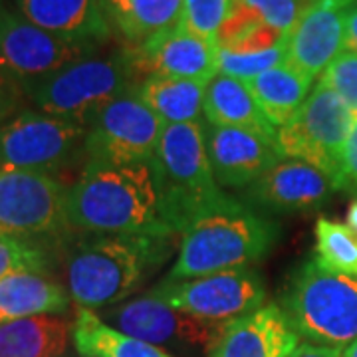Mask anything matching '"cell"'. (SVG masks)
<instances>
[{
    "label": "cell",
    "mask_w": 357,
    "mask_h": 357,
    "mask_svg": "<svg viewBox=\"0 0 357 357\" xmlns=\"http://www.w3.org/2000/svg\"><path fill=\"white\" fill-rule=\"evenodd\" d=\"M280 307L304 342L344 349L357 340V280L319 266L314 258L288 278Z\"/></svg>",
    "instance_id": "obj_5"
},
{
    "label": "cell",
    "mask_w": 357,
    "mask_h": 357,
    "mask_svg": "<svg viewBox=\"0 0 357 357\" xmlns=\"http://www.w3.org/2000/svg\"><path fill=\"white\" fill-rule=\"evenodd\" d=\"M48 256L38 244L0 234V280L16 272H44Z\"/></svg>",
    "instance_id": "obj_31"
},
{
    "label": "cell",
    "mask_w": 357,
    "mask_h": 357,
    "mask_svg": "<svg viewBox=\"0 0 357 357\" xmlns=\"http://www.w3.org/2000/svg\"><path fill=\"white\" fill-rule=\"evenodd\" d=\"M163 128V121L133 88L105 103L89 119L84 153L93 163H151Z\"/></svg>",
    "instance_id": "obj_9"
},
{
    "label": "cell",
    "mask_w": 357,
    "mask_h": 357,
    "mask_svg": "<svg viewBox=\"0 0 357 357\" xmlns=\"http://www.w3.org/2000/svg\"><path fill=\"white\" fill-rule=\"evenodd\" d=\"M232 0H183L178 26L204 40L217 42Z\"/></svg>",
    "instance_id": "obj_29"
},
{
    "label": "cell",
    "mask_w": 357,
    "mask_h": 357,
    "mask_svg": "<svg viewBox=\"0 0 357 357\" xmlns=\"http://www.w3.org/2000/svg\"><path fill=\"white\" fill-rule=\"evenodd\" d=\"M345 225L351 230L357 232V199L351 201V204L347 206V215H345Z\"/></svg>",
    "instance_id": "obj_38"
},
{
    "label": "cell",
    "mask_w": 357,
    "mask_h": 357,
    "mask_svg": "<svg viewBox=\"0 0 357 357\" xmlns=\"http://www.w3.org/2000/svg\"><path fill=\"white\" fill-rule=\"evenodd\" d=\"M344 357H357V340L354 344H349L344 347Z\"/></svg>",
    "instance_id": "obj_39"
},
{
    "label": "cell",
    "mask_w": 357,
    "mask_h": 357,
    "mask_svg": "<svg viewBox=\"0 0 357 357\" xmlns=\"http://www.w3.org/2000/svg\"><path fill=\"white\" fill-rule=\"evenodd\" d=\"M74 342V321L32 316L0 326V357H62Z\"/></svg>",
    "instance_id": "obj_22"
},
{
    "label": "cell",
    "mask_w": 357,
    "mask_h": 357,
    "mask_svg": "<svg viewBox=\"0 0 357 357\" xmlns=\"http://www.w3.org/2000/svg\"><path fill=\"white\" fill-rule=\"evenodd\" d=\"M312 82L288 62L274 66L248 82V88L262 114L276 129L284 128L307 100Z\"/></svg>",
    "instance_id": "obj_24"
},
{
    "label": "cell",
    "mask_w": 357,
    "mask_h": 357,
    "mask_svg": "<svg viewBox=\"0 0 357 357\" xmlns=\"http://www.w3.org/2000/svg\"><path fill=\"white\" fill-rule=\"evenodd\" d=\"M298 340L284 310L266 304L230 321L208 357H290Z\"/></svg>",
    "instance_id": "obj_18"
},
{
    "label": "cell",
    "mask_w": 357,
    "mask_h": 357,
    "mask_svg": "<svg viewBox=\"0 0 357 357\" xmlns=\"http://www.w3.org/2000/svg\"><path fill=\"white\" fill-rule=\"evenodd\" d=\"M100 318L109 319L115 330L139 337L157 347L167 344L189 345L204 349L206 354L213 351V347L230 324L195 318L191 314L167 306L165 302L149 294L129 302H121L117 306L105 307Z\"/></svg>",
    "instance_id": "obj_13"
},
{
    "label": "cell",
    "mask_w": 357,
    "mask_h": 357,
    "mask_svg": "<svg viewBox=\"0 0 357 357\" xmlns=\"http://www.w3.org/2000/svg\"><path fill=\"white\" fill-rule=\"evenodd\" d=\"M204 121L217 128H238L278 139L274 128L256 103L246 82L217 74L204 91Z\"/></svg>",
    "instance_id": "obj_20"
},
{
    "label": "cell",
    "mask_w": 357,
    "mask_h": 357,
    "mask_svg": "<svg viewBox=\"0 0 357 357\" xmlns=\"http://www.w3.org/2000/svg\"><path fill=\"white\" fill-rule=\"evenodd\" d=\"M169 236L96 234L66 252L68 294L77 307L105 310L126 302L147 270L165 258Z\"/></svg>",
    "instance_id": "obj_3"
},
{
    "label": "cell",
    "mask_w": 357,
    "mask_h": 357,
    "mask_svg": "<svg viewBox=\"0 0 357 357\" xmlns=\"http://www.w3.org/2000/svg\"><path fill=\"white\" fill-rule=\"evenodd\" d=\"M286 42L288 34L278 46L262 52H243L232 48H218V74L236 77L241 82H250L260 74L272 70L274 66L286 62Z\"/></svg>",
    "instance_id": "obj_28"
},
{
    "label": "cell",
    "mask_w": 357,
    "mask_h": 357,
    "mask_svg": "<svg viewBox=\"0 0 357 357\" xmlns=\"http://www.w3.org/2000/svg\"><path fill=\"white\" fill-rule=\"evenodd\" d=\"M135 72L126 52L115 56H88L46 79L24 88V93L40 112L79 121L89 119L105 103L135 88Z\"/></svg>",
    "instance_id": "obj_6"
},
{
    "label": "cell",
    "mask_w": 357,
    "mask_h": 357,
    "mask_svg": "<svg viewBox=\"0 0 357 357\" xmlns=\"http://www.w3.org/2000/svg\"><path fill=\"white\" fill-rule=\"evenodd\" d=\"M74 345L82 357H173L157 345L115 330L88 307L76 310Z\"/></svg>",
    "instance_id": "obj_25"
},
{
    "label": "cell",
    "mask_w": 357,
    "mask_h": 357,
    "mask_svg": "<svg viewBox=\"0 0 357 357\" xmlns=\"http://www.w3.org/2000/svg\"><path fill=\"white\" fill-rule=\"evenodd\" d=\"M88 128L44 112H24L0 126V171L52 175L86 145Z\"/></svg>",
    "instance_id": "obj_8"
},
{
    "label": "cell",
    "mask_w": 357,
    "mask_h": 357,
    "mask_svg": "<svg viewBox=\"0 0 357 357\" xmlns=\"http://www.w3.org/2000/svg\"><path fill=\"white\" fill-rule=\"evenodd\" d=\"M70 227L91 234L173 236L161 220L151 163H93L68 187Z\"/></svg>",
    "instance_id": "obj_1"
},
{
    "label": "cell",
    "mask_w": 357,
    "mask_h": 357,
    "mask_svg": "<svg viewBox=\"0 0 357 357\" xmlns=\"http://www.w3.org/2000/svg\"><path fill=\"white\" fill-rule=\"evenodd\" d=\"M258 24H266L282 34H288L307 8L306 0H232Z\"/></svg>",
    "instance_id": "obj_30"
},
{
    "label": "cell",
    "mask_w": 357,
    "mask_h": 357,
    "mask_svg": "<svg viewBox=\"0 0 357 357\" xmlns=\"http://www.w3.org/2000/svg\"><path fill=\"white\" fill-rule=\"evenodd\" d=\"M206 153L218 187L246 189L282 159L278 139L238 128H204Z\"/></svg>",
    "instance_id": "obj_17"
},
{
    "label": "cell",
    "mask_w": 357,
    "mask_h": 357,
    "mask_svg": "<svg viewBox=\"0 0 357 357\" xmlns=\"http://www.w3.org/2000/svg\"><path fill=\"white\" fill-rule=\"evenodd\" d=\"M280 238V227L250 204L229 195L208 204L187 225L167 280H189L264 260Z\"/></svg>",
    "instance_id": "obj_2"
},
{
    "label": "cell",
    "mask_w": 357,
    "mask_h": 357,
    "mask_svg": "<svg viewBox=\"0 0 357 357\" xmlns=\"http://www.w3.org/2000/svg\"><path fill=\"white\" fill-rule=\"evenodd\" d=\"M181 13L183 0H128L112 28L133 48L178 26Z\"/></svg>",
    "instance_id": "obj_26"
},
{
    "label": "cell",
    "mask_w": 357,
    "mask_h": 357,
    "mask_svg": "<svg viewBox=\"0 0 357 357\" xmlns=\"http://www.w3.org/2000/svg\"><path fill=\"white\" fill-rule=\"evenodd\" d=\"M319 82L333 89L357 114V54L342 52L319 76Z\"/></svg>",
    "instance_id": "obj_32"
},
{
    "label": "cell",
    "mask_w": 357,
    "mask_h": 357,
    "mask_svg": "<svg viewBox=\"0 0 357 357\" xmlns=\"http://www.w3.org/2000/svg\"><path fill=\"white\" fill-rule=\"evenodd\" d=\"M135 76H169L208 84L218 74V44L175 26L139 46L126 48Z\"/></svg>",
    "instance_id": "obj_15"
},
{
    "label": "cell",
    "mask_w": 357,
    "mask_h": 357,
    "mask_svg": "<svg viewBox=\"0 0 357 357\" xmlns=\"http://www.w3.org/2000/svg\"><path fill=\"white\" fill-rule=\"evenodd\" d=\"M306 2H310V4H312V2H314V0H306Z\"/></svg>",
    "instance_id": "obj_40"
},
{
    "label": "cell",
    "mask_w": 357,
    "mask_h": 357,
    "mask_svg": "<svg viewBox=\"0 0 357 357\" xmlns=\"http://www.w3.org/2000/svg\"><path fill=\"white\" fill-rule=\"evenodd\" d=\"M206 84L197 79L149 76L135 86V93L163 126L203 121Z\"/></svg>",
    "instance_id": "obj_23"
},
{
    "label": "cell",
    "mask_w": 357,
    "mask_h": 357,
    "mask_svg": "<svg viewBox=\"0 0 357 357\" xmlns=\"http://www.w3.org/2000/svg\"><path fill=\"white\" fill-rule=\"evenodd\" d=\"M357 0H314L288 32L286 62L316 79L344 52L345 10Z\"/></svg>",
    "instance_id": "obj_16"
},
{
    "label": "cell",
    "mask_w": 357,
    "mask_h": 357,
    "mask_svg": "<svg viewBox=\"0 0 357 357\" xmlns=\"http://www.w3.org/2000/svg\"><path fill=\"white\" fill-rule=\"evenodd\" d=\"M335 191L357 195V115L354 129L349 133V139L345 143L344 163H342L340 175L335 178Z\"/></svg>",
    "instance_id": "obj_33"
},
{
    "label": "cell",
    "mask_w": 357,
    "mask_h": 357,
    "mask_svg": "<svg viewBox=\"0 0 357 357\" xmlns=\"http://www.w3.org/2000/svg\"><path fill=\"white\" fill-rule=\"evenodd\" d=\"M16 4L32 24L62 38L98 46L114 34L102 0H16Z\"/></svg>",
    "instance_id": "obj_19"
},
{
    "label": "cell",
    "mask_w": 357,
    "mask_h": 357,
    "mask_svg": "<svg viewBox=\"0 0 357 357\" xmlns=\"http://www.w3.org/2000/svg\"><path fill=\"white\" fill-rule=\"evenodd\" d=\"M333 178L306 161L282 157L243 192L244 203L276 215L310 213L330 201Z\"/></svg>",
    "instance_id": "obj_14"
},
{
    "label": "cell",
    "mask_w": 357,
    "mask_h": 357,
    "mask_svg": "<svg viewBox=\"0 0 357 357\" xmlns=\"http://www.w3.org/2000/svg\"><path fill=\"white\" fill-rule=\"evenodd\" d=\"M314 260L319 266L357 280V232L340 220L319 217L314 227Z\"/></svg>",
    "instance_id": "obj_27"
},
{
    "label": "cell",
    "mask_w": 357,
    "mask_h": 357,
    "mask_svg": "<svg viewBox=\"0 0 357 357\" xmlns=\"http://www.w3.org/2000/svg\"><path fill=\"white\" fill-rule=\"evenodd\" d=\"M178 312L208 321H234L262 307L266 288L252 268H236L189 280H163L149 292Z\"/></svg>",
    "instance_id": "obj_10"
},
{
    "label": "cell",
    "mask_w": 357,
    "mask_h": 357,
    "mask_svg": "<svg viewBox=\"0 0 357 357\" xmlns=\"http://www.w3.org/2000/svg\"><path fill=\"white\" fill-rule=\"evenodd\" d=\"M93 52L91 44L56 36L20 13L0 8V68L22 91Z\"/></svg>",
    "instance_id": "obj_11"
},
{
    "label": "cell",
    "mask_w": 357,
    "mask_h": 357,
    "mask_svg": "<svg viewBox=\"0 0 357 357\" xmlns=\"http://www.w3.org/2000/svg\"><path fill=\"white\" fill-rule=\"evenodd\" d=\"M20 89L22 88L14 82L13 77L6 76L0 68V119L6 117L16 107Z\"/></svg>",
    "instance_id": "obj_34"
},
{
    "label": "cell",
    "mask_w": 357,
    "mask_h": 357,
    "mask_svg": "<svg viewBox=\"0 0 357 357\" xmlns=\"http://www.w3.org/2000/svg\"><path fill=\"white\" fill-rule=\"evenodd\" d=\"M128 4V0H102V6H103V13L107 16V20H109V24H114V20L121 14L123 10V6Z\"/></svg>",
    "instance_id": "obj_37"
},
{
    "label": "cell",
    "mask_w": 357,
    "mask_h": 357,
    "mask_svg": "<svg viewBox=\"0 0 357 357\" xmlns=\"http://www.w3.org/2000/svg\"><path fill=\"white\" fill-rule=\"evenodd\" d=\"M356 115L333 89L318 82L298 114L278 129L282 157L318 167L335 185Z\"/></svg>",
    "instance_id": "obj_7"
},
{
    "label": "cell",
    "mask_w": 357,
    "mask_h": 357,
    "mask_svg": "<svg viewBox=\"0 0 357 357\" xmlns=\"http://www.w3.org/2000/svg\"><path fill=\"white\" fill-rule=\"evenodd\" d=\"M290 357H344V349L342 347H330V345L302 342L290 354Z\"/></svg>",
    "instance_id": "obj_35"
},
{
    "label": "cell",
    "mask_w": 357,
    "mask_h": 357,
    "mask_svg": "<svg viewBox=\"0 0 357 357\" xmlns=\"http://www.w3.org/2000/svg\"><path fill=\"white\" fill-rule=\"evenodd\" d=\"M68 189L46 173L0 171V234L34 238L70 229Z\"/></svg>",
    "instance_id": "obj_12"
},
{
    "label": "cell",
    "mask_w": 357,
    "mask_h": 357,
    "mask_svg": "<svg viewBox=\"0 0 357 357\" xmlns=\"http://www.w3.org/2000/svg\"><path fill=\"white\" fill-rule=\"evenodd\" d=\"M70 294L42 272H16L0 280V326L32 316H62Z\"/></svg>",
    "instance_id": "obj_21"
},
{
    "label": "cell",
    "mask_w": 357,
    "mask_h": 357,
    "mask_svg": "<svg viewBox=\"0 0 357 357\" xmlns=\"http://www.w3.org/2000/svg\"><path fill=\"white\" fill-rule=\"evenodd\" d=\"M204 128V119L165 126L151 161L161 220L171 234H183L192 218L225 195L208 161Z\"/></svg>",
    "instance_id": "obj_4"
},
{
    "label": "cell",
    "mask_w": 357,
    "mask_h": 357,
    "mask_svg": "<svg viewBox=\"0 0 357 357\" xmlns=\"http://www.w3.org/2000/svg\"><path fill=\"white\" fill-rule=\"evenodd\" d=\"M344 52L357 54V2L345 10L344 22Z\"/></svg>",
    "instance_id": "obj_36"
}]
</instances>
